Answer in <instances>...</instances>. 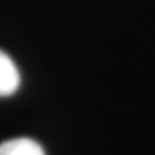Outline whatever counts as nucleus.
Here are the masks:
<instances>
[{
    "label": "nucleus",
    "instance_id": "1",
    "mask_svg": "<svg viewBox=\"0 0 155 155\" xmlns=\"http://www.w3.org/2000/svg\"><path fill=\"white\" fill-rule=\"evenodd\" d=\"M21 86V74L8 54L0 51V97H10Z\"/></svg>",
    "mask_w": 155,
    "mask_h": 155
},
{
    "label": "nucleus",
    "instance_id": "2",
    "mask_svg": "<svg viewBox=\"0 0 155 155\" xmlns=\"http://www.w3.org/2000/svg\"><path fill=\"white\" fill-rule=\"evenodd\" d=\"M0 155H46L37 141L29 138H16L0 144Z\"/></svg>",
    "mask_w": 155,
    "mask_h": 155
}]
</instances>
